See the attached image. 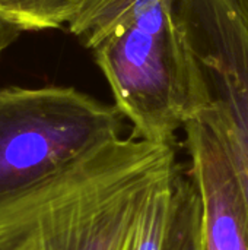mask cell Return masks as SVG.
Listing matches in <instances>:
<instances>
[{"label": "cell", "instance_id": "6da1fadb", "mask_svg": "<svg viewBox=\"0 0 248 250\" xmlns=\"http://www.w3.org/2000/svg\"><path fill=\"white\" fill-rule=\"evenodd\" d=\"M175 145L104 142L0 204V250H127L152 195L178 170Z\"/></svg>", "mask_w": 248, "mask_h": 250}, {"label": "cell", "instance_id": "277c9868", "mask_svg": "<svg viewBox=\"0 0 248 250\" xmlns=\"http://www.w3.org/2000/svg\"><path fill=\"white\" fill-rule=\"evenodd\" d=\"M174 12L205 91L193 119L219 138L248 196V0H175Z\"/></svg>", "mask_w": 248, "mask_h": 250}, {"label": "cell", "instance_id": "3957f363", "mask_svg": "<svg viewBox=\"0 0 248 250\" xmlns=\"http://www.w3.org/2000/svg\"><path fill=\"white\" fill-rule=\"evenodd\" d=\"M123 114L72 86L0 89V204L120 138Z\"/></svg>", "mask_w": 248, "mask_h": 250}, {"label": "cell", "instance_id": "ba28073f", "mask_svg": "<svg viewBox=\"0 0 248 250\" xmlns=\"http://www.w3.org/2000/svg\"><path fill=\"white\" fill-rule=\"evenodd\" d=\"M174 177L175 174L159 189H156V192L149 199L140 218L136 234L127 250L165 249V242L172 214Z\"/></svg>", "mask_w": 248, "mask_h": 250}, {"label": "cell", "instance_id": "5b68a950", "mask_svg": "<svg viewBox=\"0 0 248 250\" xmlns=\"http://www.w3.org/2000/svg\"><path fill=\"white\" fill-rule=\"evenodd\" d=\"M205 250H248V196L219 138L199 119L183 129Z\"/></svg>", "mask_w": 248, "mask_h": 250}, {"label": "cell", "instance_id": "9c48e42d", "mask_svg": "<svg viewBox=\"0 0 248 250\" xmlns=\"http://www.w3.org/2000/svg\"><path fill=\"white\" fill-rule=\"evenodd\" d=\"M20 32H23L22 28L0 21V57H1V53H3L12 42H15V41L18 40V37L20 35Z\"/></svg>", "mask_w": 248, "mask_h": 250}, {"label": "cell", "instance_id": "8992f818", "mask_svg": "<svg viewBox=\"0 0 248 250\" xmlns=\"http://www.w3.org/2000/svg\"><path fill=\"white\" fill-rule=\"evenodd\" d=\"M164 250H205L197 190L190 174L180 168L174 177L172 214Z\"/></svg>", "mask_w": 248, "mask_h": 250}, {"label": "cell", "instance_id": "52a82bcc", "mask_svg": "<svg viewBox=\"0 0 248 250\" xmlns=\"http://www.w3.org/2000/svg\"><path fill=\"white\" fill-rule=\"evenodd\" d=\"M88 0H0V21L23 31L60 28L69 23Z\"/></svg>", "mask_w": 248, "mask_h": 250}, {"label": "cell", "instance_id": "7a4b0ae2", "mask_svg": "<svg viewBox=\"0 0 248 250\" xmlns=\"http://www.w3.org/2000/svg\"><path fill=\"white\" fill-rule=\"evenodd\" d=\"M174 1L88 0L67 23L94 51L133 136L167 145L205 104Z\"/></svg>", "mask_w": 248, "mask_h": 250}]
</instances>
